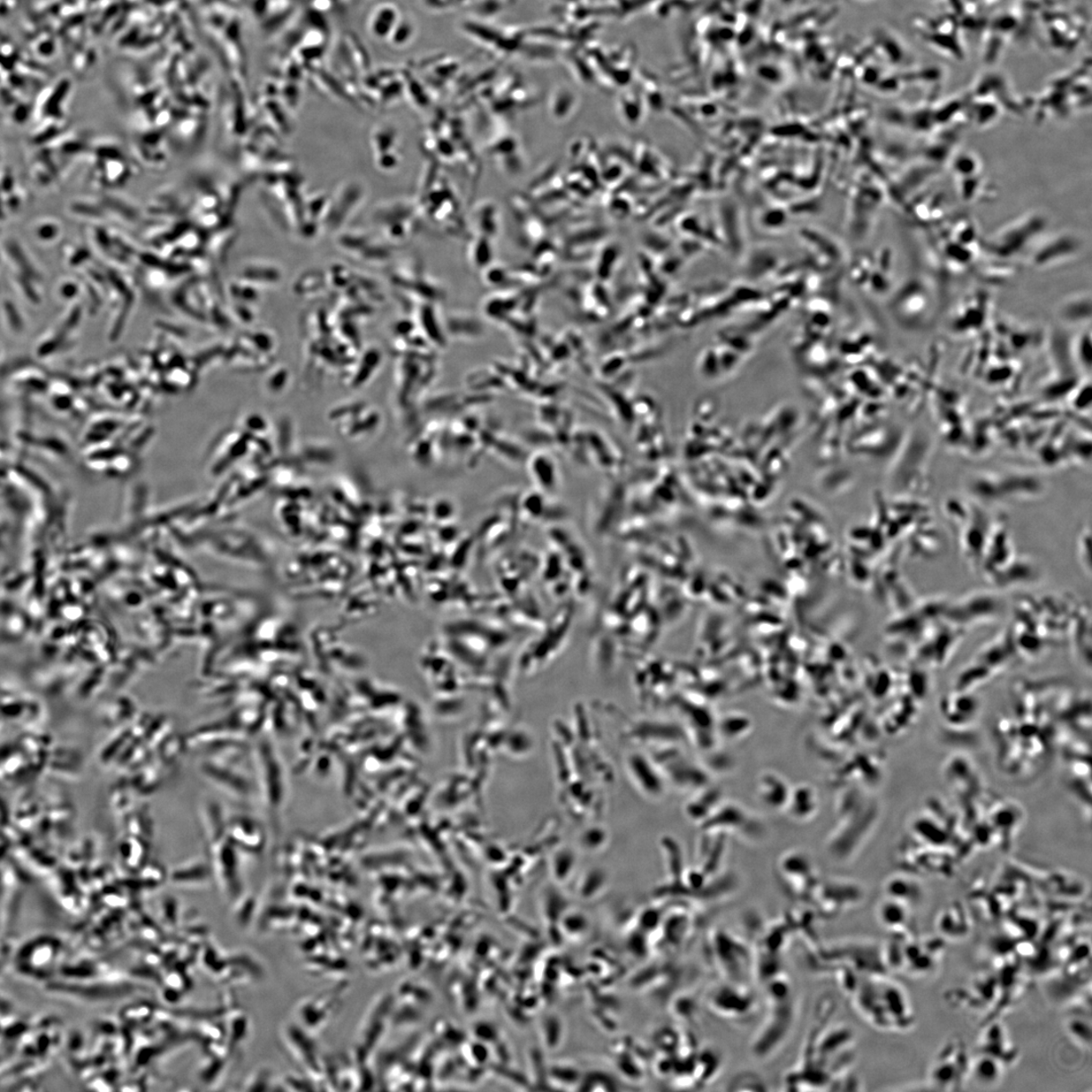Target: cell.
Masks as SVG:
<instances>
[{
    "mask_svg": "<svg viewBox=\"0 0 1092 1092\" xmlns=\"http://www.w3.org/2000/svg\"><path fill=\"white\" fill-rule=\"evenodd\" d=\"M957 18V15H945L943 18L929 19L922 15V18H916L913 24L921 39L929 47L954 60H962L965 57L964 46L960 41V30L963 27Z\"/></svg>",
    "mask_w": 1092,
    "mask_h": 1092,
    "instance_id": "3",
    "label": "cell"
},
{
    "mask_svg": "<svg viewBox=\"0 0 1092 1092\" xmlns=\"http://www.w3.org/2000/svg\"><path fill=\"white\" fill-rule=\"evenodd\" d=\"M888 897L896 899L912 908L923 899L921 885L911 878H899L888 885Z\"/></svg>",
    "mask_w": 1092,
    "mask_h": 1092,
    "instance_id": "9",
    "label": "cell"
},
{
    "mask_svg": "<svg viewBox=\"0 0 1092 1092\" xmlns=\"http://www.w3.org/2000/svg\"><path fill=\"white\" fill-rule=\"evenodd\" d=\"M971 1058L967 1055L964 1045L957 1042L946 1044L937 1054L929 1068V1079L931 1086L941 1090H956L964 1086L970 1075Z\"/></svg>",
    "mask_w": 1092,
    "mask_h": 1092,
    "instance_id": "4",
    "label": "cell"
},
{
    "mask_svg": "<svg viewBox=\"0 0 1092 1092\" xmlns=\"http://www.w3.org/2000/svg\"><path fill=\"white\" fill-rule=\"evenodd\" d=\"M879 920L884 927L896 933L905 930L912 921V907L888 897L879 907Z\"/></svg>",
    "mask_w": 1092,
    "mask_h": 1092,
    "instance_id": "7",
    "label": "cell"
},
{
    "mask_svg": "<svg viewBox=\"0 0 1092 1092\" xmlns=\"http://www.w3.org/2000/svg\"><path fill=\"white\" fill-rule=\"evenodd\" d=\"M200 812L204 836L210 844L227 838L228 821L218 802L205 800Z\"/></svg>",
    "mask_w": 1092,
    "mask_h": 1092,
    "instance_id": "6",
    "label": "cell"
},
{
    "mask_svg": "<svg viewBox=\"0 0 1092 1092\" xmlns=\"http://www.w3.org/2000/svg\"><path fill=\"white\" fill-rule=\"evenodd\" d=\"M1004 1071L1005 1065L1003 1063L983 1053L980 1056L971 1060V1065H970V1076H973L977 1082L983 1086H994L1003 1079Z\"/></svg>",
    "mask_w": 1092,
    "mask_h": 1092,
    "instance_id": "8",
    "label": "cell"
},
{
    "mask_svg": "<svg viewBox=\"0 0 1092 1092\" xmlns=\"http://www.w3.org/2000/svg\"><path fill=\"white\" fill-rule=\"evenodd\" d=\"M1079 559L1084 572L1088 576L1091 574V529L1088 524L1083 527L1078 540Z\"/></svg>",
    "mask_w": 1092,
    "mask_h": 1092,
    "instance_id": "10",
    "label": "cell"
},
{
    "mask_svg": "<svg viewBox=\"0 0 1092 1092\" xmlns=\"http://www.w3.org/2000/svg\"><path fill=\"white\" fill-rule=\"evenodd\" d=\"M242 755L232 757H210L198 766L201 775L228 796L237 799H249L254 796L255 785L246 772L240 769Z\"/></svg>",
    "mask_w": 1092,
    "mask_h": 1092,
    "instance_id": "2",
    "label": "cell"
},
{
    "mask_svg": "<svg viewBox=\"0 0 1092 1092\" xmlns=\"http://www.w3.org/2000/svg\"><path fill=\"white\" fill-rule=\"evenodd\" d=\"M227 838L236 850L249 854L261 853L264 845L261 824L249 816H237L228 821Z\"/></svg>",
    "mask_w": 1092,
    "mask_h": 1092,
    "instance_id": "5",
    "label": "cell"
},
{
    "mask_svg": "<svg viewBox=\"0 0 1092 1092\" xmlns=\"http://www.w3.org/2000/svg\"><path fill=\"white\" fill-rule=\"evenodd\" d=\"M857 1002L863 1015L885 1032L907 1033L915 1026L914 1006L907 990L884 974L870 976Z\"/></svg>",
    "mask_w": 1092,
    "mask_h": 1092,
    "instance_id": "1",
    "label": "cell"
}]
</instances>
